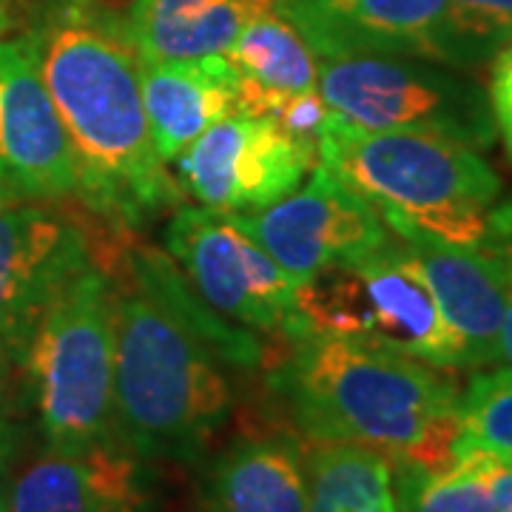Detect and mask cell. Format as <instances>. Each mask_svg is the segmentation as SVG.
<instances>
[{"label": "cell", "mask_w": 512, "mask_h": 512, "mask_svg": "<svg viewBox=\"0 0 512 512\" xmlns=\"http://www.w3.org/2000/svg\"><path fill=\"white\" fill-rule=\"evenodd\" d=\"M35 55L77 168V200L111 231H140L183 205L148 131L140 57L109 0H32Z\"/></svg>", "instance_id": "6da1fadb"}, {"label": "cell", "mask_w": 512, "mask_h": 512, "mask_svg": "<svg viewBox=\"0 0 512 512\" xmlns=\"http://www.w3.org/2000/svg\"><path fill=\"white\" fill-rule=\"evenodd\" d=\"M15 23V6L12 0H0V37L6 35Z\"/></svg>", "instance_id": "f1b7e54d"}, {"label": "cell", "mask_w": 512, "mask_h": 512, "mask_svg": "<svg viewBox=\"0 0 512 512\" xmlns=\"http://www.w3.org/2000/svg\"><path fill=\"white\" fill-rule=\"evenodd\" d=\"M498 461L461 453L441 470L393 464L402 512H495L493 473Z\"/></svg>", "instance_id": "44dd1931"}, {"label": "cell", "mask_w": 512, "mask_h": 512, "mask_svg": "<svg viewBox=\"0 0 512 512\" xmlns=\"http://www.w3.org/2000/svg\"><path fill=\"white\" fill-rule=\"evenodd\" d=\"M490 234L501 239H512V194L507 200L493 205V211H490Z\"/></svg>", "instance_id": "4316f807"}, {"label": "cell", "mask_w": 512, "mask_h": 512, "mask_svg": "<svg viewBox=\"0 0 512 512\" xmlns=\"http://www.w3.org/2000/svg\"><path fill=\"white\" fill-rule=\"evenodd\" d=\"M20 376H26L20 359L0 342V419H6V410L12 407L15 396H18Z\"/></svg>", "instance_id": "484cf974"}, {"label": "cell", "mask_w": 512, "mask_h": 512, "mask_svg": "<svg viewBox=\"0 0 512 512\" xmlns=\"http://www.w3.org/2000/svg\"><path fill=\"white\" fill-rule=\"evenodd\" d=\"M15 202H23V200H20L15 191H9L6 185L0 183V208H3V205H15Z\"/></svg>", "instance_id": "f546056e"}, {"label": "cell", "mask_w": 512, "mask_h": 512, "mask_svg": "<svg viewBox=\"0 0 512 512\" xmlns=\"http://www.w3.org/2000/svg\"><path fill=\"white\" fill-rule=\"evenodd\" d=\"M319 94L328 114L367 131L436 134L478 151L498 140L487 89L419 57H319Z\"/></svg>", "instance_id": "52a82bcc"}, {"label": "cell", "mask_w": 512, "mask_h": 512, "mask_svg": "<svg viewBox=\"0 0 512 512\" xmlns=\"http://www.w3.org/2000/svg\"><path fill=\"white\" fill-rule=\"evenodd\" d=\"M165 248L191 291L222 319L285 342L308 333L299 282L231 214L180 205L165 225Z\"/></svg>", "instance_id": "ba28073f"}, {"label": "cell", "mask_w": 512, "mask_h": 512, "mask_svg": "<svg viewBox=\"0 0 512 512\" xmlns=\"http://www.w3.org/2000/svg\"><path fill=\"white\" fill-rule=\"evenodd\" d=\"M0 183L29 202L77 197L69 134L23 37H0Z\"/></svg>", "instance_id": "7c38bea8"}, {"label": "cell", "mask_w": 512, "mask_h": 512, "mask_svg": "<svg viewBox=\"0 0 512 512\" xmlns=\"http://www.w3.org/2000/svg\"><path fill=\"white\" fill-rule=\"evenodd\" d=\"M52 453L114 444V274L97 256L57 293L23 359Z\"/></svg>", "instance_id": "5b68a950"}, {"label": "cell", "mask_w": 512, "mask_h": 512, "mask_svg": "<svg viewBox=\"0 0 512 512\" xmlns=\"http://www.w3.org/2000/svg\"><path fill=\"white\" fill-rule=\"evenodd\" d=\"M0 512H9V490L0 484Z\"/></svg>", "instance_id": "4dcf8cb0"}, {"label": "cell", "mask_w": 512, "mask_h": 512, "mask_svg": "<svg viewBox=\"0 0 512 512\" xmlns=\"http://www.w3.org/2000/svg\"><path fill=\"white\" fill-rule=\"evenodd\" d=\"M316 57L396 55L450 63L447 0H276Z\"/></svg>", "instance_id": "4fadbf2b"}, {"label": "cell", "mask_w": 512, "mask_h": 512, "mask_svg": "<svg viewBox=\"0 0 512 512\" xmlns=\"http://www.w3.org/2000/svg\"><path fill=\"white\" fill-rule=\"evenodd\" d=\"M316 163L365 197L404 242L478 248L490 242L501 177L478 148L450 137L367 131L328 114L316 131Z\"/></svg>", "instance_id": "277c9868"}, {"label": "cell", "mask_w": 512, "mask_h": 512, "mask_svg": "<svg viewBox=\"0 0 512 512\" xmlns=\"http://www.w3.org/2000/svg\"><path fill=\"white\" fill-rule=\"evenodd\" d=\"M305 476V512H402L393 461L379 450L345 441H311L305 447Z\"/></svg>", "instance_id": "ffe728a7"}, {"label": "cell", "mask_w": 512, "mask_h": 512, "mask_svg": "<svg viewBox=\"0 0 512 512\" xmlns=\"http://www.w3.org/2000/svg\"><path fill=\"white\" fill-rule=\"evenodd\" d=\"M146 493L126 447L80 456L52 453L26 467L9 490V512H143Z\"/></svg>", "instance_id": "2e32d148"}, {"label": "cell", "mask_w": 512, "mask_h": 512, "mask_svg": "<svg viewBox=\"0 0 512 512\" xmlns=\"http://www.w3.org/2000/svg\"><path fill=\"white\" fill-rule=\"evenodd\" d=\"M276 0H128L120 12L140 60H191L225 55L239 32Z\"/></svg>", "instance_id": "ac0fdd59"}, {"label": "cell", "mask_w": 512, "mask_h": 512, "mask_svg": "<svg viewBox=\"0 0 512 512\" xmlns=\"http://www.w3.org/2000/svg\"><path fill=\"white\" fill-rule=\"evenodd\" d=\"M439 302L447 325L467 353V370L498 365V330L507 308V268L495 237L478 248L407 242Z\"/></svg>", "instance_id": "5bb4252c"}, {"label": "cell", "mask_w": 512, "mask_h": 512, "mask_svg": "<svg viewBox=\"0 0 512 512\" xmlns=\"http://www.w3.org/2000/svg\"><path fill=\"white\" fill-rule=\"evenodd\" d=\"M461 453H484L512 467V373L507 367L473 370V379L461 390L453 456Z\"/></svg>", "instance_id": "7402d4cb"}, {"label": "cell", "mask_w": 512, "mask_h": 512, "mask_svg": "<svg viewBox=\"0 0 512 512\" xmlns=\"http://www.w3.org/2000/svg\"><path fill=\"white\" fill-rule=\"evenodd\" d=\"M15 450H18V430L6 419H0V473L15 458Z\"/></svg>", "instance_id": "83f0119b"}, {"label": "cell", "mask_w": 512, "mask_h": 512, "mask_svg": "<svg viewBox=\"0 0 512 512\" xmlns=\"http://www.w3.org/2000/svg\"><path fill=\"white\" fill-rule=\"evenodd\" d=\"M205 512H305V450L282 436H251L205 467L200 484Z\"/></svg>", "instance_id": "e0dca14e"}, {"label": "cell", "mask_w": 512, "mask_h": 512, "mask_svg": "<svg viewBox=\"0 0 512 512\" xmlns=\"http://www.w3.org/2000/svg\"><path fill=\"white\" fill-rule=\"evenodd\" d=\"M271 387L311 441L362 444L421 470L453 461L461 387L450 370L362 339L305 333L288 342Z\"/></svg>", "instance_id": "7a4b0ae2"}, {"label": "cell", "mask_w": 512, "mask_h": 512, "mask_svg": "<svg viewBox=\"0 0 512 512\" xmlns=\"http://www.w3.org/2000/svg\"><path fill=\"white\" fill-rule=\"evenodd\" d=\"M225 57L239 80V111L276 117L296 97L319 92V57L276 9L251 20Z\"/></svg>", "instance_id": "d6986e66"}, {"label": "cell", "mask_w": 512, "mask_h": 512, "mask_svg": "<svg viewBox=\"0 0 512 512\" xmlns=\"http://www.w3.org/2000/svg\"><path fill=\"white\" fill-rule=\"evenodd\" d=\"M140 89L151 143L165 165L202 131L239 111V80L225 55L140 60Z\"/></svg>", "instance_id": "9a60e30c"}, {"label": "cell", "mask_w": 512, "mask_h": 512, "mask_svg": "<svg viewBox=\"0 0 512 512\" xmlns=\"http://www.w3.org/2000/svg\"><path fill=\"white\" fill-rule=\"evenodd\" d=\"M453 69L493 60L512 40V0H447Z\"/></svg>", "instance_id": "603a6c76"}, {"label": "cell", "mask_w": 512, "mask_h": 512, "mask_svg": "<svg viewBox=\"0 0 512 512\" xmlns=\"http://www.w3.org/2000/svg\"><path fill=\"white\" fill-rule=\"evenodd\" d=\"M495 245H498V254L507 268V308H504V319H501V330H498V365L507 367L512 373V239L495 237Z\"/></svg>", "instance_id": "d4e9b609"}, {"label": "cell", "mask_w": 512, "mask_h": 512, "mask_svg": "<svg viewBox=\"0 0 512 512\" xmlns=\"http://www.w3.org/2000/svg\"><path fill=\"white\" fill-rule=\"evenodd\" d=\"M487 97H490V111H493L495 137H501L504 151L512 160V40L493 57Z\"/></svg>", "instance_id": "cb8c5ba5"}, {"label": "cell", "mask_w": 512, "mask_h": 512, "mask_svg": "<svg viewBox=\"0 0 512 512\" xmlns=\"http://www.w3.org/2000/svg\"><path fill=\"white\" fill-rule=\"evenodd\" d=\"M114 274V439L137 458L188 461L231 416L220 353L163 291L143 248Z\"/></svg>", "instance_id": "3957f363"}, {"label": "cell", "mask_w": 512, "mask_h": 512, "mask_svg": "<svg viewBox=\"0 0 512 512\" xmlns=\"http://www.w3.org/2000/svg\"><path fill=\"white\" fill-rule=\"evenodd\" d=\"M274 262L302 285L319 271L345 265L393 242L376 208L322 163L308 183L256 214H231Z\"/></svg>", "instance_id": "30bf717a"}, {"label": "cell", "mask_w": 512, "mask_h": 512, "mask_svg": "<svg viewBox=\"0 0 512 512\" xmlns=\"http://www.w3.org/2000/svg\"><path fill=\"white\" fill-rule=\"evenodd\" d=\"M299 313L308 333L373 342L450 373L467 370V353L399 237L302 282Z\"/></svg>", "instance_id": "8992f818"}, {"label": "cell", "mask_w": 512, "mask_h": 512, "mask_svg": "<svg viewBox=\"0 0 512 512\" xmlns=\"http://www.w3.org/2000/svg\"><path fill=\"white\" fill-rule=\"evenodd\" d=\"M94 259L86 228L52 202L0 208V342L20 365L46 308Z\"/></svg>", "instance_id": "8fae6325"}, {"label": "cell", "mask_w": 512, "mask_h": 512, "mask_svg": "<svg viewBox=\"0 0 512 512\" xmlns=\"http://www.w3.org/2000/svg\"><path fill=\"white\" fill-rule=\"evenodd\" d=\"M171 165L183 194L202 208L256 214L305 183L316 165V143L276 117L237 111L202 131Z\"/></svg>", "instance_id": "9c48e42d"}]
</instances>
